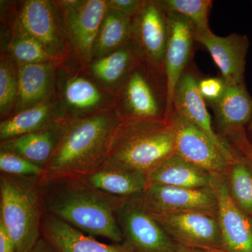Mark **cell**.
<instances>
[{"mask_svg":"<svg viewBox=\"0 0 252 252\" xmlns=\"http://www.w3.org/2000/svg\"><path fill=\"white\" fill-rule=\"evenodd\" d=\"M122 123L116 108L84 117L65 118L40 183L86 175L103 165Z\"/></svg>","mask_w":252,"mask_h":252,"instance_id":"6da1fadb","label":"cell"},{"mask_svg":"<svg viewBox=\"0 0 252 252\" xmlns=\"http://www.w3.org/2000/svg\"><path fill=\"white\" fill-rule=\"evenodd\" d=\"M41 185L46 213L91 236L124 244L116 217L122 198L99 191L76 177L56 179Z\"/></svg>","mask_w":252,"mask_h":252,"instance_id":"7a4b0ae2","label":"cell"},{"mask_svg":"<svg viewBox=\"0 0 252 252\" xmlns=\"http://www.w3.org/2000/svg\"><path fill=\"white\" fill-rule=\"evenodd\" d=\"M175 153V134L167 121L122 122L106 162L146 175Z\"/></svg>","mask_w":252,"mask_h":252,"instance_id":"3957f363","label":"cell"},{"mask_svg":"<svg viewBox=\"0 0 252 252\" xmlns=\"http://www.w3.org/2000/svg\"><path fill=\"white\" fill-rule=\"evenodd\" d=\"M46 213L39 177L0 173V223L12 238L16 252H29L39 241Z\"/></svg>","mask_w":252,"mask_h":252,"instance_id":"277c9868","label":"cell"},{"mask_svg":"<svg viewBox=\"0 0 252 252\" xmlns=\"http://www.w3.org/2000/svg\"><path fill=\"white\" fill-rule=\"evenodd\" d=\"M114 95L123 122L167 121L168 89L163 67L141 59Z\"/></svg>","mask_w":252,"mask_h":252,"instance_id":"5b68a950","label":"cell"},{"mask_svg":"<svg viewBox=\"0 0 252 252\" xmlns=\"http://www.w3.org/2000/svg\"><path fill=\"white\" fill-rule=\"evenodd\" d=\"M68 51V64L84 69L92 61L96 39L108 9L106 0L56 1Z\"/></svg>","mask_w":252,"mask_h":252,"instance_id":"8992f818","label":"cell"},{"mask_svg":"<svg viewBox=\"0 0 252 252\" xmlns=\"http://www.w3.org/2000/svg\"><path fill=\"white\" fill-rule=\"evenodd\" d=\"M56 97L65 118L84 117L115 108V95L85 69L63 63L58 71Z\"/></svg>","mask_w":252,"mask_h":252,"instance_id":"52a82bcc","label":"cell"},{"mask_svg":"<svg viewBox=\"0 0 252 252\" xmlns=\"http://www.w3.org/2000/svg\"><path fill=\"white\" fill-rule=\"evenodd\" d=\"M16 9L10 24L11 29L34 38L56 59L67 62V47L56 1L26 0Z\"/></svg>","mask_w":252,"mask_h":252,"instance_id":"ba28073f","label":"cell"},{"mask_svg":"<svg viewBox=\"0 0 252 252\" xmlns=\"http://www.w3.org/2000/svg\"><path fill=\"white\" fill-rule=\"evenodd\" d=\"M116 217L124 245L135 252H174L180 245L145 208L140 198H123Z\"/></svg>","mask_w":252,"mask_h":252,"instance_id":"9c48e42d","label":"cell"},{"mask_svg":"<svg viewBox=\"0 0 252 252\" xmlns=\"http://www.w3.org/2000/svg\"><path fill=\"white\" fill-rule=\"evenodd\" d=\"M149 212L180 246L224 251L215 215L199 212Z\"/></svg>","mask_w":252,"mask_h":252,"instance_id":"30bf717a","label":"cell"},{"mask_svg":"<svg viewBox=\"0 0 252 252\" xmlns=\"http://www.w3.org/2000/svg\"><path fill=\"white\" fill-rule=\"evenodd\" d=\"M175 134V154L210 173H223L228 160L211 139L175 111L167 119Z\"/></svg>","mask_w":252,"mask_h":252,"instance_id":"8fae6325","label":"cell"},{"mask_svg":"<svg viewBox=\"0 0 252 252\" xmlns=\"http://www.w3.org/2000/svg\"><path fill=\"white\" fill-rule=\"evenodd\" d=\"M168 34V13L161 1L146 0L140 12L132 18V44L143 59L163 67Z\"/></svg>","mask_w":252,"mask_h":252,"instance_id":"7c38bea8","label":"cell"},{"mask_svg":"<svg viewBox=\"0 0 252 252\" xmlns=\"http://www.w3.org/2000/svg\"><path fill=\"white\" fill-rule=\"evenodd\" d=\"M212 187L217 200V218L225 252H252V217L233 203L224 174L212 173Z\"/></svg>","mask_w":252,"mask_h":252,"instance_id":"4fadbf2b","label":"cell"},{"mask_svg":"<svg viewBox=\"0 0 252 252\" xmlns=\"http://www.w3.org/2000/svg\"><path fill=\"white\" fill-rule=\"evenodd\" d=\"M198 74L189 65L176 86L173 97V111L197 126L210 139L228 162L233 161L238 152L215 132L207 104L198 91Z\"/></svg>","mask_w":252,"mask_h":252,"instance_id":"5bb4252c","label":"cell"},{"mask_svg":"<svg viewBox=\"0 0 252 252\" xmlns=\"http://www.w3.org/2000/svg\"><path fill=\"white\" fill-rule=\"evenodd\" d=\"M141 200L150 212H199L217 216V200L212 186L208 188L189 189L148 185Z\"/></svg>","mask_w":252,"mask_h":252,"instance_id":"9a60e30c","label":"cell"},{"mask_svg":"<svg viewBox=\"0 0 252 252\" xmlns=\"http://www.w3.org/2000/svg\"><path fill=\"white\" fill-rule=\"evenodd\" d=\"M195 39L206 48L227 84L245 83V67L250 41L245 34L221 36L210 28L195 30Z\"/></svg>","mask_w":252,"mask_h":252,"instance_id":"2e32d148","label":"cell"},{"mask_svg":"<svg viewBox=\"0 0 252 252\" xmlns=\"http://www.w3.org/2000/svg\"><path fill=\"white\" fill-rule=\"evenodd\" d=\"M167 13L169 34L163 62L168 89L167 121L173 112V97L176 86L190 64L194 42H196L195 29L193 24L183 16L169 11Z\"/></svg>","mask_w":252,"mask_h":252,"instance_id":"e0dca14e","label":"cell"},{"mask_svg":"<svg viewBox=\"0 0 252 252\" xmlns=\"http://www.w3.org/2000/svg\"><path fill=\"white\" fill-rule=\"evenodd\" d=\"M62 63L18 64V97L14 114L56 97L58 71Z\"/></svg>","mask_w":252,"mask_h":252,"instance_id":"ac0fdd59","label":"cell"},{"mask_svg":"<svg viewBox=\"0 0 252 252\" xmlns=\"http://www.w3.org/2000/svg\"><path fill=\"white\" fill-rule=\"evenodd\" d=\"M219 135L228 142L246 133L252 116V97L245 84H227L223 97L211 106Z\"/></svg>","mask_w":252,"mask_h":252,"instance_id":"d6986e66","label":"cell"},{"mask_svg":"<svg viewBox=\"0 0 252 252\" xmlns=\"http://www.w3.org/2000/svg\"><path fill=\"white\" fill-rule=\"evenodd\" d=\"M41 236L57 252H135L124 244L100 243L91 235L48 213L43 219Z\"/></svg>","mask_w":252,"mask_h":252,"instance_id":"ffe728a7","label":"cell"},{"mask_svg":"<svg viewBox=\"0 0 252 252\" xmlns=\"http://www.w3.org/2000/svg\"><path fill=\"white\" fill-rule=\"evenodd\" d=\"M84 183L117 198H140L147 187L146 175L104 162L98 168L79 176Z\"/></svg>","mask_w":252,"mask_h":252,"instance_id":"44dd1931","label":"cell"},{"mask_svg":"<svg viewBox=\"0 0 252 252\" xmlns=\"http://www.w3.org/2000/svg\"><path fill=\"white\" fill-rule=\"evenodd\" d=\"M142 59L138 50L130 41L107 56L93 59L84 69L99 85L115 94Z\"/></svg>","mask_w":252,"mask_h":252,"instance_id":"7402d4cb","label":"cell"},{"mask_svg":"<svg viewBox=\"0 0 252 252\" xmlns=\"http://www.w3.org/2000/svg\"><path fill=\"white\" fill-rule=\"evenodd\" d=\"M147 186L160 185L181 188L211 187L212 173L172 154L146 175Z\"/></svg>","mask_w":252,"mask_h":252,"instance_id":"603a6c76","label":"cell"},{"mask_svg":"<svg viewBox=\"0 0 252 252\" xmlns=\"http://www.w3.org/2000/svg\"><path fill=\"white\" fill-rule=\"evenodd\" d=\"M57 97L15 114L0 122V142L44 128L64 119Z\"/></svg>","mask_w":252,"mask_h":252,"instance_id":"cb8c5ba5","label":"cell"},{"mask_svg":"<svg viewBox=\"0 0 252 252\" xmlns=\"http://www.w3.org/2000/svg\"><path fill=\"white\" fill-rule=\"evenodd\" d=\"M64 119L41 130L0 142V149L18 154L45 170L57 146Z\"/></svg>","mask_w":252,"mask_h":252,"instance_id":"d4e9b609","label":"cell"},{"mask_svg":"<svg viewBox=\"0 0 252 252\" xmlns=\"http://www.w3.org/2000/svg\"><path fill=\"white\" fill-rule=\"evenodd\" d=\"M132 30V18L108 7L97 34L93 59L107 56L130 43Z\"/></svg>","mask_w":252,"mask_h":252,"instance_id":"484cf974","label":"cell"},{"mask_svg":"<svg viewBox=\"0 0 252 252\" xmlns=\"http://www.w3.org/2000/svg\"><path fill=\"white\" fill-rule=\"evenodd\" d=\"M225 182L233 203L252 217V162L239 152L228 163L225 172Z\"/></svg>","mask_w":252,"mask_h":252,"instance_id":"4316f807","label":"cell"},{"mask_svg":"<svg viewBox=\"0 0 252 252\" xmlns=\"http://www.w3.org/2000/svg\"><path fill=\"white\" fill-rule=\"evenodd\" d=\"M11 35L4 51L18 64L63 63L49 54L39 41L21 32L11 29Z\"/></svg>","mask_w":252,"mask_h":252,"instance_id":"83f0119b","label":"cell"},{"mask_svg":"<svg viewBox=\"0 0 252 252\" xmlns=\"http://www.w3.org/2000/svg\"><path fill=\"white\" fill-rule=\"evenodd\" d=\"M18 91V64L1 52L0 60V115L1 120L14 114Z\"/></svg>","mask_w":252,"mask_h":252,"instance_id":"f1b7e54d","label":"cell"},{"mask_svg":"<svg viewBox=\"0 0 252 252\" xmlns=\"http://www.w3.org/2000/svg\"><path fill=\"white\" fill-rule=\"evenodd\" d=\"M169 12L180 15L193 24L195 30L209 27V14L212 2L210 0H160Z\"/></svg>","mask_w":252,"mask_h":252,"instance_id":"f546056e","label":"cell"},{"mask_svg":"<svg viewBox=\"0 0 252 252\" xmlns=\"http://www.w3.org/2000/svg\"><path fill=\"white\" fill-rule=\"evenodd\" d=\"M0 173L20 177H42L45 170L9 151L0 149Z\"/></svg>","mask_w":252,"mask_h":252,"instance_id":"4dcf8cb0","label":"cell"},{"mask_svg":"<svg viewBox=\"0 0 252 252\" xmlns=\"http://www.w3.org/2000/svg\"><path fill=\"white\" fill-rule=\"evenodd\" d=\"M198 91L207 105L216 104L223 97L227 88V83L221 77L199 78Z\"/></svg>","mask_w":252,"mask_h":252,"instance_id":"1f68e13d","label":"cell"},{"mask_svg":"<svg viewBox=\"0 0 252 252\" xmlns=\"http://www.w3.org/2000/svg\"><path fill=\"white\" fill-rule=\"evenodd\" d=\"M146 0H109L108 7L117 12L134 18L142 9Z\"/></svg>","mask_w":252,"mask_h":252,"instance_id":"d6a6232c","label":"cell"},{"mask_svg":"<svg viewBox=\"0 0 252 252\" xmlns=\"http://www.w3.org/2000/svg\"><path fill=\"white\" fill-rule=\"evenodd\" d=\"M231 146L233 148L248 157L252 162V142L249 140L247 135L242 136L240 138L235 140V142L233 141Z\"/></svg>","mask_w":252,"mask_h":252,"instance_id":"836d02e7","label":"cell"},{"mask_svg":"<svg viewBox=\"0 0 252 252\" xmlns=\"http://www.w3.org/2000/svg\"><path fill=\"white\" fill-rule=\"evenodd\" d=\"M0 252H16L12 238L1 223H0Z\"/></svg>","mask_w":252,"mask_h":252,"instance_id":"e575fe53","label":"cell"},{"mask_svg":"<svg viewBox=\"0 0 252 252\" xmlns=\"http://www.w3.org/2000/svg\"><path fill=\"white\" fill-rule=\"evenodd\" d=\"M29 252H57L56 250L53 248L52 245H51L46 240L41 236L39 239V241L36 243L34 245V248L32 249Z\"/></svg>","mask_w":252,"mask_h":252,"instance_id":"d590c367","label":"cell"},{"mask_svg":"<svg viewBox=\"0 0 252 252\" xmlns=\"http://www.w3.org/2000/svg\"><path fill=\"white\" fill-rule=\"evenodd\" d=\"M174 252H225L222 250H206V249H198L186 248V247H179V248Z\"/></svg>","mask_w":252,"mask_h":252,"instance_id":"8d00e7d4","label":"cell"},{"mask_svg":"<svg viewBox=\"0 0 252 252\" xmlns=\"http://www.w3.org/2000/svg\"><path fill=\"white\" fill-rule=\"evenodd\" d=\"M248 131L249 132H250V134H251V135L252 136V116L251 118V120H250V123H249L248 124Z\"/></svg>","mask_w":252,"mask_h":252,"instance_id":"74e56055","label":"cell"}]
</instances>
